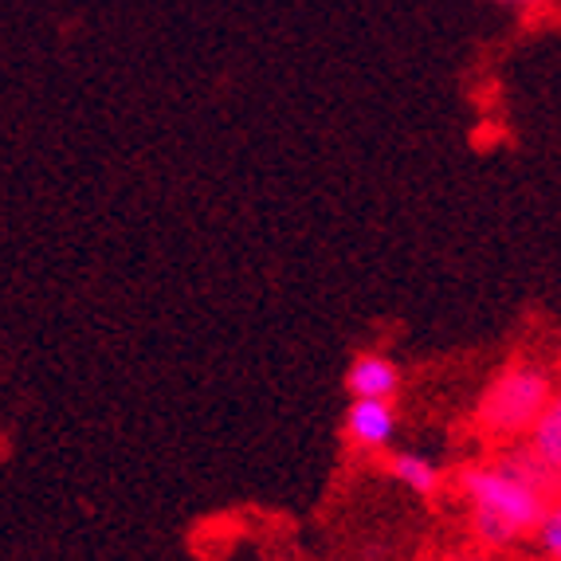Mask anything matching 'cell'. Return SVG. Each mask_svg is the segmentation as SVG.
<instances>
[{
	"label": "cell",
	"mask_w": 561,
	"mask_h": 561,
	"mask_svg": "<svg viewBox=\"0 0 561 561\" xmlns=\"http://www.w3.org/2000/svg\"><path fill=\"white\" fill-rule=\"evenodd\" d=\"M550 397H553V381L542 365L518 362L511 369H503L499 381L483 393V401L476 409V421L491 436H518V432H526L538 421V412L550 404Z\"/></svg>",
	"instance_id": "cell-1"
},
{
	"label": "cell",
	"mask_w": 561,
	"mask_h": 561,
	"mask_svg": "<svg viewBox=\"0 0 561 561\" xmlns=\"http://www.w3.org/2000/svg\"><path fill=\"white\" fill-rule=\"evenodd\" d=\"M459 486H463L471 511H483V515L499 518L515 538H526L534 530V523L553 506V495L503 476L495 463L491 468H468L459 476Z\"/></svg>",
	"instance_id": "cell-2"
},
{
	"label": "cell",
	"mask_w": 561,
	"mask_h": 561,
	"mask_svg": "<svg viewBox=\"0 0 561 561\" xmlns=\"http://www.w3.org/2000/svg\"><path fill=\"white\" fill-rule=\"evenodd\" d=\"M342 432H346V440L354 444V448H365V451L389 448L397 436L393 401H385V397H350Z\"/></svg>",
	"instance_id": "cell-3"
},
{
	"label": "cell",
	"mask_w": 561,
	"mask_h": 561,
	"mask_svg": "<svg viewBox=\"0 0 561 561\" xmlns=\"http://www.w3.org/2000/svg\"><path fill=\"white\" fill-rule=\"evenodd\" d=\"M346 393L350 397H385L393 401L401 393V369L385 354H362L346 369Z\"/></svg>",
	"instance_id": "cell-4"
},
{
	"label": "cell",
	"mask_w": 561,
	"mask_h": 561,
	"mask_svg": "<svg viewBox=\"0 0 561 561\" xmlns=\"http://www.w3.org/2000/svg\"><path fill=\"white\" fill-rule=\"evenodd\" d=\"M526 432H530V456L558 476L561 471V401L558 397H550V404L538 412V421Z\"/></svg>",
	"instance_id": "cell-5"
},
{
	"label": "cell",
	"mask_w": 561,
	"mask_h": 561,
	"mask_svg": "<svg viewBox=\"0 0 561 561\" xmlns=\"http://www.w3.org/2000/svg\"><path fill=\"white\" fill-rule=\"evenodd\" d=\"M389 476L421 499H432L436 491H440V468L428 463L424 456H412V451H401V456L389 459Z\"/></svg>",
	"instance_id": "cell-6"
},
{
	"label": "cell",
	"mask_w": 561,
	"mask_h": 561,
	"mask_svg": "<svg viewBox=\"0 0 561 561\" xmlns=\"http://www.w3.org/2000/svg\"><path fill=\"white\" fill-rule=\"evenodd\" d=\"M495 468L503 471V476L518 479V483L538 486V491H546V495H553V486H558V476H553L550 468H542V463H538L530 451H511V456L499 459Z\"/></svg>",
	"instance_id": "cell-7"
},
{
	"label": "cell",
	"mask_w": 561,
	"mask_h": 561,
	"mask_svg": "<svg viewBox=\"0 0 561 561\" xmlns=\"http://www.w3.org/2000/svg\"><path fill=\"white\" fill-rule=\"evenodd\" d=\"M530 538H534V546L546 553V558H561V511H558V506H550V511L534 523Z\"/></svg>",
	"instance_id": "cell-8"
},
{
	"label": "cell",
	"mask_w": 561,
	"mask_h": 561,
	"mask_svg": "<svg viewBox=\"0 0 561 561\" xmlns=\"http://www.w3.org/2000/svg\"><path fill=\"white\" fill-rule=\"evenodd\" d=\"M491 4H511V9H538L546 0H491Z\"/></svg>",
	"instance_id": "cell-9"
}]
</instances>
